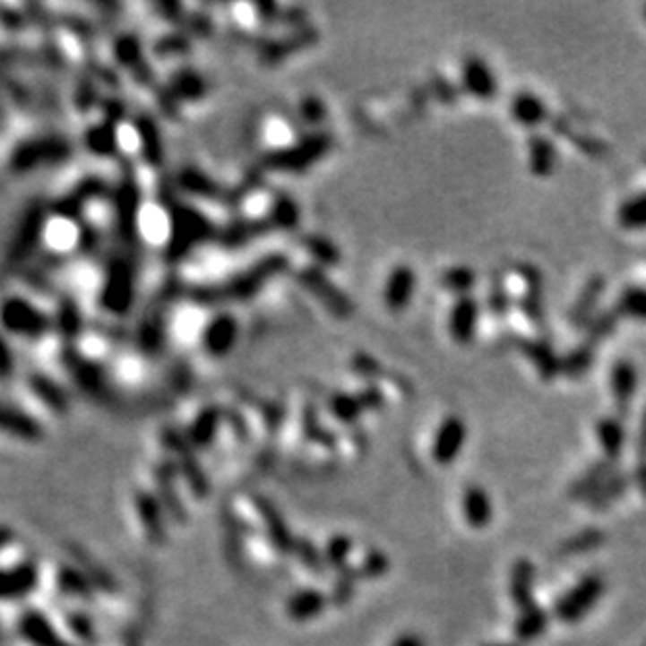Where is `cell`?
Wrapping results in <instances>:
<instances>
[{"label": "cell", "mask_w": 646, "mask_h": 646, "mask_svg": "<svg viewBox=\"0 0 646 646\" xmlns=\"http://www.w3.org/2000/svg\"><path fill=\"white\" fill-rule=\"evenodd\" d=\"M467 442V425L461 417H448L439 425L433 439L431 456L437 464H450L454 462L458 454H461L462 445Z\"/></svg>", "instance_id": "cell-1"}, {"label": "cell", "mask_w": 646, "mask_h": 646, "mask_svg": "<svg viewBox=\"0 0 646 646\" xmlns=\"http://www.w3.org/2000/svg\"><path fill=\"white\" fill-rule=\"evenodd\" d=\"M461 80L462 88L469 94H473L477 99H492L498 92V82H495V75L486 61L481 56L470 55L462 61L461 67Z\"/></svg>", "instance_id": "cell-2"}, {"label": "cell", "mask_w": 646, "mask_h": 646, "mask_svg": "<svg viewBox=\"0 0 646 646\" xmlns=\"http://www.w3.org/2000/svg\"><path fill=\"white\" fill-rule=\"evenodd\" d=\"M477 323H479V304H477V299L473 295L458 297L448 316V331L452 339L462 345L470 343L475 339Z\"/></svg>", "instance_id": "cell-3"}, {"label": "cell", "mask_w": 646, "mask_h": 646, "mask_svg": "<svg viewBox=\"0 0 646 646\" xmlns=\"http://www.w3.org/2000/svg\"><path fill=\"white\" fill-rule=\"evenodd\" d=\"M600 592H602V581L596 580V577H590V580L581 581L573 592H569V596H564L561 605L556 607V615L561 617V621H564V624H567V621L569 624L571 621H577L590 607L594 605V600L599 599Z\"/></svg>", "instance_id": "cell-4"}, {"label": "cell", "mask_w": 646, "mask_h": 646, "mask_svg": "<svg viewBox=\"0 0 646 646\" xmlns=\"http://www.w3.org/2000/svg\"><path fill=\"white\" fill-rule=\"evenodd\" d=\"M608 383H611V395L615 400V408H617L621 414H627L630 412L632 400L638 389L636 366L627 360L615 362L611 368V376H608Z\"/></svg>", "instance_id": "cell-5"}, {"label": "cell", "mask_w": 646, "mask_h": 646, "mask_svg": "<svg viewBox=\"0 0 646 646\" xmlns=\"http://www.w3.org/2000/svg\"><path fill=\"white\" fill-rule=\"evenodd\" d=\"M519 274L525 279V295L521 297V310L527 314V318L531 320L533 324L542 329L544 326V282H542V274L536 266H530V263H521L519 266Z\"/></svg>", "instance_id": "cell-6"}, {"label": "cell", "mask_w": 646, "mask_h": 646, "mask_svg": "<svg viewBox=\"0 0 646 646\" xmlns=\"http://www.w3.org/2000/svg\"><path fill=\"white\" fill-rule=\"evenodd\" d=\"M523 356L530 360L542 379H555L561 373V357L555 354L552 345L546 339H523L519 341Z\"/></svg>", "instance_id": "cell-7"}, {"label": "cell", "mask_w": 646, "mask_h": 646, "mask_svg": "<svg viewBox=\"0 0 646 646\" xmlns=\"http://www.w3.org/2000/svg\"><path fill=\"white\" fill-rule=\"evenodd\" d=\"M414 289H417V274H414V270L406 266V263L395 268L385 287V304L389 310H404V307L410 304Z\"/></svg>", "instance_id": "cell-8"}, {"label": "cell", "mask_w": 646, "mask_h": 646, "mask_svg": "<svg viewBox=\"0 0 646 646\" xmlns=\"http://www.w3.org/2000/svg\"><path fill=\"white\" fill-rule=\"evenodd\" d=\"M511 116L514 122L525 125V128H538L548 117V109L536 92L521 90L511 99Z\"/></svg>", "instance_id": "cell-9"}, {"label": "cell", "mask_w": 646, "mask_h": 646, "mask_svg": "<svg viewBox=\"0 0 646 646\" xmlns=\"http://www.w3.org/2000/svg\"><path fill=\"white\" fill-rule=\"evenodd\" d=\"M527 161H530L531 174L539 176V178L550 176L558 161L555 142L542 134H531L527 141Z\"/></svg>", "instance_id": "cell-10"}, {"label": "cell", "mask_w": 646, "mask_h": 646, "mask_svg": "<svg viewBox=\"0 0 646 646\" xmlns=\"http://www.w3.org/2000/svg\"><path fill=\"white\" fill-rule=\"evenodd\" d=\"M602 293H605V276L596 274L592 279H588V282L583 285L581 293L577 295L575 304L569 312L571 323L575 326H583L586 323H590V316H592L596 306H599Z\"/></svg>", "instance_id": "cell-11"}, {"label": "cell", "mask_w": 646, "mask_h": 646, "mask_svg": "<svg viewBox=\"0 0 646 646\" xmlns=\"http://www.w3.org/2000/svg\"><path fill=\"white\" fill-rule=\"evenodd\" d=\"M462 512H464V519L469 521V525L475 527V530L487 527L489 521H492V504H489L487 494L483 492L481 487H475V486L464 489Z\"/></svg>", "instance_id": "cell-12"}, {"label": "cell", "mask_w": 646, "mask_h": 646, "mask_svg": "<svg viewBox=\"0 0 646 646\" xmlns=\"http://www.w3.org/2000/svg\"><path fill=\"white\" fill-rule=\"evenodd\" d=\"M596 439L608 458H617L625 444L624 423L617 417H605L596 423Z\"/></svg>", "instance_id": "cell-13"}, {"label": "cell", "mask_w": 646, "mask_h": 646, "mask_svg": "<svg viewBox=\"0 0 646 646\" xmlns=\"http://www.w3.org/2000/svg\"><path fill=\"white\" fill-rule=\"evenodd\" d=\"M617 222L625 230L646 228V191L625 199L617 210Z\"/></svg>", "instance_id": "cell-14"}, {"label": "cell", "mask_w": 646, "mask_h": 646, "mask_svg": "<svg viewBox=\"0 0 646 646\" xmlns=\"http://www.w3.org/2000/svg\"><path fill=\"white\" fill-rule=\"evenodd\" d=\"M439 282H442L445 291L456 293L458 297H467L477 285V274L475 270L469 266H454L445 270Z\"/></svg>", "instance_id": "cell-15"}, {"label": "cell", "mask_w": 646, "mask_h": 646, "mask_svg": "<svg viewBox=\"0 0 646 646\" xmlns=\"http://www.w3.org/2000/svg\"><path fill=\"white\" fill-rule=\"evenodd\" d=\"M615 312H617V316L646 320V289L644 287L624 289V293L619 295L617 304H615Z\"/></svg>", "instance_id": "cell-16"}, {"label": "cell", "mask_w": 646, "mask_h": 646, "mask_svg": "<svg viewBox=\"0 0 646 646\" xmlns=\"http://www.w3.org/2000/svg\"><path fill=\"white\" fill-rule=\"evenodd\" d=\"M594 362V348L592 345H580V348L567 351V356L561 357V373L571 376V379H580L590 370Z\"/></svg>", "instance_id": "cell-17"}, {"label": "cell", "mask_w": 646, "mask_h": 646, "mask_svg": "<svg viewBox=\"0 0 646 646\" xmlns=\"http://www.w3.org/2000/svg\"><path fill=\"white\" fill-rule=\"evenodd\" d=\"M615 326H617V312H615V310L613 312L611 310L602 312L600 316L590 318L586 343L592 345V348L596 343H602L615 331Z\"/></svg>", "instance_id": "cell-18"}, {"label": "cell", "mask_w": 646, "mask_h": 646, "mask_svg": "<svg viewBox=\"0 0 646 646\" xmlns=\"http://www.w3.org/2000/svg\"><path fill=\"white\" fill-rule=\"evenodd\" d=\"M31 583V573L28 569L15 571V573H0V596H13L28 590Z\"/></svg>", "instance_id": "cell-19"}, {"label": "cell", "mask_w": 646, "mask_h": 646, "mask_svg": "<svg viewBox=\"0 0 646 646\" xmlns=\"http://www.w3.org/2000/svg\"><path fill=\"white\" fill-rule=\"evenodd\" d=\"M489 310H492L494 314H498V316H504V314L508 312V307H511V297H508L506 293V287L504 282H502V279H494L492 280V287H489Z\"/></svg>", "instance_id": "cell-20"}, {"label": "cell", "mask_w": 646, "mask_h": 646, "mask_svg": "<svg viewBox=\"0 0 646 646\" xmlns=\"http://www.w3.org/2000/svg\"><path fill=\"white\" fill-rule=\"evenodd\" d=\"M295 608H297L295 615H299V617H306V615H312V613L318 611L320 599H318V596H301V605L295 602Z\"/></svg>", "instance_id": "cell-21"}, {"label": "cell", "mask_w": 646, "mask_h": 646, "mask_svg": "<svg viewBox=\"0 0 646 646\" xmlns=\"http://www.w3.org/2000/svg\"><path fill=\"white\" fill-rule=\"evenodd\" d=\"M638 452L640 456H646V410L642 417V423H640V435H638Z\"/></svg>", "instance_id": "cell-22"}, {"label": "cell", "mask_w": 646, "mask_h": 646, "mask_svg": "<svg viewBox=\"0 0 646 646\" xmlns=\"http://www.w3.org/2000/svg\"><path fill=\"white\" fill-rule=\"evenodd\" d=\"M393 646H423V642H420V638H417V636H406V638L398 640Z\"/></svg>", "instance_id": "cell-23"}, {"label": "cell", "mask_w": 646, "mask_h": 646, "mask_svg": "<svg viewBox=\"0 0 646 646\" xmlns=\"http://www.w3.org/2000/svg\"><path fill=\"white\" fill-rule=\"evenodd\" d=\"M6 538H9V533H6V531H3V530H0V546H3V544L6 542Z\"/></svg>", "instance_id": "cell-24"}, {"label": "cell", "mask_w": 646, "mask_h": 646, "mask_svg": "<svg viewBox=\"0 0 646 646\" xmlns=\"http://www.w3.org/2000/svg\"><path fill=\"white\" fill-rule=\"evenodd\" d=\"M492 646H504V644H492Z\"/></svg>", "instance_id": "cell-25"}, {"label": "cell", "mask_w": 646, "mask_h": 646, "mask_svg": "<svg viewBox=\"0 0 646 646\" xmlns=\"http://www.w3.org/2000/svg\"><path fill=\"white\" fill-rule=\"evenodd\" d=\"M644 19H646V9H644Z\"/></svg>", "instance_id": "cell-26"}]
</instances>
